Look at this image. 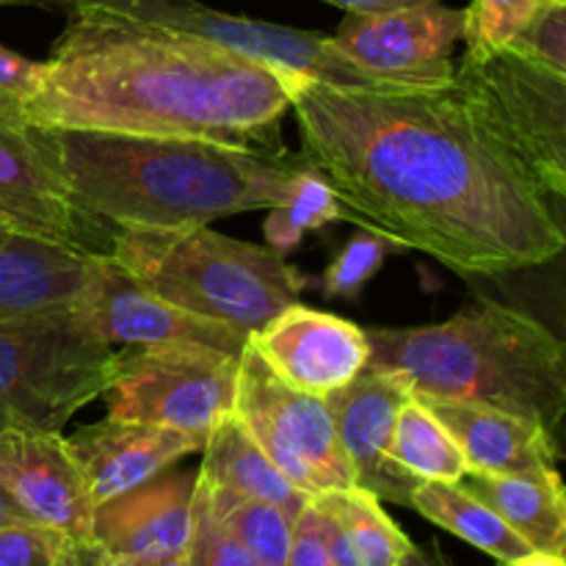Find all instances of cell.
<instances>
[{
    "mask_svg": "<svg viewBox=\"0 0 566 566\" xmlns=\"http://www.w3.org/2000/svg\"><path fill=\"white\" fill-rule=\"evenodd\" d=\"M302 153L343 221L464 276H497L564 252L562 202L457 75L434 86L354 88L285 77Z\"/></svg>",
    "mask_w": 566,
    "mask_h": 566,
    "instance_id": "cell-1",
    "label": "cell"
},
{
    "mask_svg": "<svg viewBox=\"0 0 566 566\" xmlns=\"http://www.w3.org/2000/svg\"><path fill=\"white\" fill-rule=\"evenodd\" d=\"M249 343L285 385L318 398L357 379L370 359L365 329L302 302L276 313Z\"/></svg>",
    "mask_w": 566,
    "mask_h": 566,
    "instance_id": "cell-15",
    "label": "cell"
},
{
    "mask_svg": "<svg viewBox=\"0 0 566 566\" xmlns=\"http://www.w3.org/2000/svg\"><path fill=\"white\" fill-rule=\"evenodd\" d=\"M509 48L566 75V0L545 6Z\"/></svg>",
    "mask_w": 566,
    "mask_h": 566,
    "instance_id": "cell-32",
    "label": "cell"
},
{
    "mask_svg": "<svg viewBox=\"0 0 566 566\" xmlns=\"http://www.w3.org/2000/svg\"><path fill=\"white\" fill-rule=\"evenodd\" d=\"M25 514L20 512V509L14 506V503L9 501V497L3 495V490H0V525H9V523H25Z\"/></svg>",
    "mask_w": 566,
    "mask_h": 566,
    "instance_id": "cell-41",
    "label": "cell"
},
{
    "mask_svg": "<svg viewBox=\"0 0 566 566\" xmlns=\"http://www.w3.org/2000/svg\"><path fill=\"white\" fill-rule=\"evenodd\" d=\"M72 545L75 539L33 520L0 525V566H64Z\"/></svg>",
    "mask_w": 566,
    "mask_h": 566,
    "instance_id": "cell-31",
    "label": "cell"
},
{
    "mask_svg": "<svg viewBox=\"0 0 566 566\" xmlns=\"http://www.w3.org/2000/svg\"><path fill=\"white\" fill-rule=\"evenodd\" d=\"M387 457L418 481H453L457 484L468 473V462L453 437L418 398L403 403V409L398 412Z\"/></svg>",
    "mask_w": 566,
    "mask_h": 566,
    "instance_id": "cell-25",
    "label": "cell"
},
{
    "mask_svg": "<svg viewBox=\"0 0 566 566\" xmlns=\"http://www.w3.org/2000/svg\"><path fill=\"white\" fill-rule=\"evenodd\" d=\"M0 227L111 258L116 227L83 208L50 155L44 130L0 94Z\"/></svg>",
    "mask_w": 566,
    "mask_h": 566,
    "instance_id": "cell-10",
    "label": "cell"
},
{
    "mask_svg": "<svg viewBox=\"0 0 566 566\" xmlns=\"http://www.w3.org/2000/svg\"><path fill=\"white\" fill-rule=\"evenodd\" d=\"M0 490L33 523L92 542L94 503L61 431L0 426Z\"/></svg>",
    "mask_w": 566,
    "mask_h": 566,
    "instance_id": "cell-13",
    "label": "cell"
},
{
    "mask_svg": "<svg viewBox=\"0 0 566 566\" xmlns=\"http://www.w3.org/2000/svg\"><path fill=\"white\" fill-rule=\"evenodd\" d=\"M412 398L415 392L403 376L374 365L346 387L324 396L359 490L398 506H409L412 490L420 484L387 457L398 412Z\"/></svg>",
    "mask_w": 566,
    "mask_h": 566,
    "instance_id": "cell-16",
    "label": "cell"
},
{
    "mask_svg": "<svg viewBox=\"0 0 566 566\" xmlns=\"http://www.w3.org/2000/svg\"><path fill=\"white\" fill-rule=\"evenodd\" d=\"M501 566H509V564H501Z\"/></svg>",
    "mask_w": 566,
    "mask_h": 566,
    "instance_id": "cell-45",
    "label": "cell"
},
{
    "mask_svg": "<svg viewBox=\"0 0 566 566\" xmlns=\"http://www.w3.org/2000/svg\"><path fill=\"white\" fill-rule=\"evenodd\" d=\"M232 415L307 497L357 486L324 398L285 385L249 340L238 354Z\"/></svg>",
    "mask_w": 566,
    "mask_h": 566,
    "instance_id": "cell-7",
    "label": "cell"
},
{
    "mask_svg": "<svg viewBox=\"0 0 566 566\" xmlns=\"http://www.w3.org/2000/svg\"><path fill=\"white\" fill-rule=\"evenodd\" d=\"M66 17L36 88L14 99L31 125L285 153L287 75L199 33L105 6Z\"/></svg>",
    "mask_w": 566,
    "mask_h": 566,
    "instance_id": "cell-2",
    "label": "cell"
},
{
    "mask_svg": "<svg viewBox=\"0 0 566 566\" xmlns=\"http://www.w3.org/2000/svg\"><path fill=\"white\" fill-rule=\"evenodd\" d=\"M332 221H343V208L332 186L326 182V177L313 166L298 180V186L293 188L287 202L269 210L263 221V232L269 249H274V252L285 258L287 252H293L304 241L307 232L321 230V227L332 224Z\"/></svg>",
    "mask_w": 566,
    "mask_h": 566,
    "instance_id": "cell-27",
    "label": "cell"
},
{
    "mask_svg": "<svg viewBox=\"0 0 566 566\" xmlns=\"http://www.w3.org/2000/svg\"><path fill=\"white\" fill-rule=\"evenodd\" d=\"M453 75L475 94L556 202L566 193V75L520 50L464 53Z\"/></svg>",
    "mask_w": 566,
    "mask_h": 566,
    "instance_id": "cell-9",
    "label": "cell"
},
{
    "mask_svg": "<svg viewBox=\"0 0 566 566\" xmlns=\"http://www.w3.org/2000/svg\"><path fill=\"white\" fill-rule=\"evenodd\" d=\"M3 232H6V230H3V227H0V235H3Z\"/></svg>",
    "mask_w": 566,
    "mask_h": 566,
    "instance_id": "cell-44",
    "label": "cell"
},
{
    "mask_svg": "<svg viewBox=\"0 0 566 566\" xmlns=\"http://www.w3.org/2000/svg\"><path fill=\"white\" fill-rule=\"evenodd\" d=\"M462 31L464 9L431 0L379 14H346L332 44L357 70L392 86H434L453 77V48Z\"/></svg>",
    "mask_w": 566,
    "mask_h": 566,
    "instance_id": "cell-11",
    "label": "cell"
},
{
    "mask_svg": "<svg viewBox=\"0 0 566 566\" xmlns=\"http://www.w3.org/2000/svg\"><path fill=\"white\" fill-rule=\"evenodd\" d=\"M111 3H114V11H122L127 17L158 22L166 11H171L175 6L191 3V0H111Z\"/></svg>",
    "mask_w": 566,
    "mask_h": 566,
    "instance_id": "cell-35",
    "label": "cell"
},
{
    "mask_svg": "<svg viewBox=\"0 0 566 566\" xmlns=\"http://www.w3.org/2000/svg\"><path fill=\"white\" fill-rule=\"evenodd\" d=\"M197 473H160L147 484L94 506L92 542L111 562L180 556L191 534Z\"/></svg>",
    "mask_w": 566,
    "mask_h": 566,
    "instance_id": "cell-17",
    "label": "cell"
},
{
    "mask_svg": "<svg viewBox=\"0 0 566 566\" xmlns=\"http://www.w3.org/2000/svg\"><path fill=\"white\" fill-rule=\"evenodd\" d=\"M99 260L44 238L0 235V318L72 310L86 298Z\"/></svg>",
    "mask_w": 566,
    "mask_h": 566,
    "instance_id": "cell-19",
    "label": "cell"
},
{
    "mask_svg": "<svg viewBox=\"0 0 566 566\" xmlns=\"http://www.w3.org/2000/svg\"><path fill=\"white\" fill-rule=\"evenodd\" d=\"M326 3L337 6L346 14H379V11L407 9V6L431 3V0H326Z\"/></svg>",
    "mask_w": 566,
    "mask_h": 566,
    "instance_id": "cell-36",
    "label": "cell"
},
{
    "mask_svg": "<svg viewBox=\"0 0 566 566\" xmlns=\"http://www.w3.org/2000/svg\"><path fill=\"white\" fill-rule=\"evenodd\" d=\"M365 335L368 365L403 376L415 398L503 409L558 434L566 412L564 343L523 310L481 296L440 324Z\"/></svg>",
    "mask_w": 566,
    "mask_h": 566,
    "instance_id": "cell-4",
    "label": "cell"
},
{
    "mask_svg": "<svg viewBox=\"0 0 566 566\" xmlns=\"http://www.w3.org/2000/svg\"><path fill=\"white\" fill-rule=\"evenodd\" d=\"M39 77H42V61H31L0 44V94L3 97L25 99L36 88Z\"/></svg>",
    "mask_w": 566,
    "mask_h": 566,
    "instance_id": "cell-34",
    "label": "cell"
},
{
    "mask_svg": "<svg viewBox=\"0 0 566 566\" xmlns=\"http://www.w3.org/2000/svg\"><path fill=\"white\" fill-rule=\"evenodd\" d=\"M77 202L116 230L210 224L287 202L313 169L304 153H260L202 138L42 127Z\"/></svg>",
    "mask_w": 566,
    "mask_h": 566,
    "instance_id": "cell-3",
    "label": "cell"
},
{
    "mask_svg": "<svg viewBox=\"0 0 566 566\" xmlns=\"http://www.w3.org/2000/svg\"><path fill=\"white\" fill-rule=\"evenodd\" d=\"M287 566H337L332 562L329 547L324 542V531H321V517L315 512L313 503L298 512L296 523H293V539L291 553H287Z\"/></svg>",
    "mask_w": 566,
    "mask_h": 566,
    "instance_id": "cell-33",
    "label": "cell"
},
{
    "mask_svg": "<svg viewBox=\"0 0 566 566\" xmlns=\"http://www.w3.org/2000/svg\"><path fill=\"white\" fill-rule=\"evenodd\" d=\"M238 354L208 346L133 348L103 398L108 418L164 426L197 442L232 415Z\"/></svg>",
    "mask_w": 566,
    "mask_h": 566,
    "instance_id": "cell-8",
    "label": "cell"
},
{
    "mask_svg": "<svg viewBox=\"0 0 566 566\" xmlns=\"http://www.w3.org/2000/svg\"><path fill=\"white\" fill-rule=\"evenodd\" d=\"M158 25L180 28V31L199 33V36L219 42L247 59L271 66L280 75H296L304 81L326 83V86H354V88H390L392 83L379 81L368 72L357 70L346 55L337 53L332 36L302 28L274 25L252 17L227 14L210 9L199 0L186 6H175L158 20Z\"/></svg>",
    "mask_w": 566,
    "mask_h": 566,
    "instance_id": "cell-14",
    "label": "cell"
},
{
    "mask_svg": "<svg viewBox=\"0 0 566 566\" xmlns=\"http://www.w3.org/2000/svg\"><path fill=\"white\" fill-rule=\"evenodd\" d=\"M199 475L210 486L235 492L241 497L271 503L298 517L310 497L298 492L285 475L280 473L274 462L265 457L263 448L247 434L235 415H227L219 426L208 434L202 446V468Z\"/></svg>",
    "mask_w": 566,
    "mask_h": 566,
    "instance_id": "cell-23",
    "label": "cell"
},
{
    "mask_svg": "<svg viewBox=\"0 0 566 566\" xmlns=\"http://www.w3.org/2000/svg\"><path fill=\"white\" fill-rule=\"evenodd\" d=\"M457 484L486 503L534 553H566V495L556 468L528 473L468 470Z\"/></svg>",
    "mask_w": 566,
    "mask_h": 566,
    "instance_id": "cell-21",
    "label": "cell"
},
{
    "mask_svg": "<svg viewBox=\"0 0 566 566\" xmlns=\"http://www.w3.org/2000/svg\"><path fill=\"white\" fill-rule=\"evenodd\" d=\"M64 566H114L111 558L105 556L103 547L97 542H75L70 547V556H66Z\"/></svg>",
    "mask_w": 566,
    "mask_h": 566,
    "instance_id": "cell-38",
    "label": "cell"
},
{
    "mask_svg": "<svg viewBox=\"0 0 566 566\" xmlns=\"http://www.w3.org/2000/svg\"><path fill=\"white\" fill-rule=\"evenodd\" d=\"M205 486H208L210 509L219 517V523L247 547L254 562L260 566H287L296 517L282 512L280 506H271V503L252 501V497H241L235 492L210 486L208 481H205Z\"/></svg>",
    "mask_w": 566,
    "mask_h": 566,
    "instance_id": "cell-26",
    "label": "cell"
},
{
    "mask_svg": "<svg viewBox=\"0 0 566 566\" xmlns=\"http://www.w3.org/2000/svg\"><path fill=\"white\" fill-rule=\"evenodd\" d=\"M66 442L94 506L147 484L188 453L202 451V442L175 429L114 418L81 426Z\"/></svg>",
    "mask_w": 566,
    "mask_h": 566,
    "instance_id": "cell-18",
    "label": "cell"
},
{
    "mask_svg": "<svg viewBox=\"0 0 566 566\" xmlns=\"http://www.w3.org/2000/svg\"><path fill=\"white\" fill-rule=\"evenodd\" d=\"M398 249L401 247L392 243L390 238L363 227L326 269L324 291L335 298H357L363 287L379 274L387 254L398 252Z\"/></svg>",
    "mask_w": 566,
    "mask_h": 566,
    "instance_id": "cell-30",
    "label": "cell"
},
{
    "mask_svg": "<svg viewBox=\"0 0 566 566\" xmlns=\"http://www.w3.org/2000/svg\"><path fill=\"white\" fill-rule=\"evenodd\" d=\"M188 566H260L247 547L219 523L210 509V495L197 473V492L191 506V534L186 547Z\"/></svg>",
    "mask_w": 566,
    "mask_h": 566,
    "instance_id": "cell-29",
    "label": "cell"
},
{
    "mask_svg": "<svg viewBox=\"0 0 566 566\" xmlns=\"http://www.w3.org/2000/svg\"><path fill=\"white\" fill-rule=\"evenodd\" d=\"M398 566H448V562L442 558L440 547L437 545H426V547L412 545Z\"/></svg>",
    "mask_w": 566,
    "mask_h": 566,
    "instance_id": "cell-39",
    "label": "cell"
},
{
    "mask_svg": "<svg viewBox=\"0 0 566 566\" xmlns=\"http://www.w3.org/2000/svg\"><path fill=\"white\" fill-rule=\"evenodd\" d=\"M440 420L462 451L468 470L479 473H528L556 468V437L539 423L479 403L418 398Z\"/></svg>",
    "mask_w": 566,
    "mask_h": 566,
    "instance_id": "cell-20",
    "label": "cell"
},
{
    "mask_svg": "<svg viewBox=\"0 0 566 566\" xmlns=\"http://www.w3.org/2000/svg\"><path fill=\"white\" fill-rule=\"evenodd\" d=\"M409 506L501 564H514L534 553L486 503L453 481H420Z\"/></svg>",
    "mask_w": 566,
    "mask_h": 566,
    "instance_id": "cell-24",
    "label": "cell"
},
{
    "mask_svg": "<svg viewBox=\"0 0 566 566\" xmlns=\"http://www.w3.org/2000/svg\"><path fill=\"white\" fill-rule=\"evenodd\" d=\"M337 566H398L412 542L381 509V501L359 486L310 497Z\"/></svg>",
    "mask_w": 566,
    "mask_h": 566,
    "instance_id": "cell-22",
    "label": "cell"
},
{
    "mask_svg": "<svg viewBox=\"0 0 566 566\" xmlns=\"http://www.w3.org/2000/svg\"><path fill=\"white\" fill-rule=\"evenodd\" d=\"M122 354L94 335L77 307L0 318V409L11 423L61 431L103 398Z\"/></svg>",
    "mask_w": 566,
    "mask_h": 566,
    "instance_id": "cell-6",
    "label": "cell"
},
{
    "mask_svg": "<svg viewBox=\"0 0 566 566\" xmlns=\"http://www.w3.org/2000/svg\"><path fill=\"white\" fill-rule=\"evenodd\" d=\"M114 564V562H111ZM114 566H188L186 553L180 556H169V558H149V562H116Z\"/></svg>",
    "mask_w": 566,
    "mask_h": 566,
    "instance_id": "cell-42",
    "label": "cell"
},
{
    "mask_svg": "<svg viewBox=\"0 0 566 566\" xmlns=\"http://www.w3.org/2000/svg\"><path fill=\"white\" fill-rule=\"evenodd\" d=\"M94 335L114 348H158V346H208L219 352L241 354L247 332L219 321L199 318L138 285L119 263L99 260L97 276L86 298L77 304Z\"/></svg>",
    "mask_w": 566,
    "mask_h": 566,
    "instance_id": "cell-12",
    "label": "cell"
},
{
    "mask_svg": "<svg viewBox=\"0 0 566 566\" xmlns=\"http://www.w3.org/2000/svg\"><path fill=\"white\" fill-rule=\"evenodd\" d=\"M509 566H566L564 556H551V553H531V556L520 558V562Z\"/></svg>",
    "mask_w": 566,
    "mask_h": 566,
    "instance_id": "cell-40",
    "label": "cell"
},
{
    "mask_svg": "<svg viewBox=\"0 0 566 566\" xmlns=\"http://www.w3.org/2000/svg\"><path fill=\"white\" fill-rule=\"evenodd\" d=\"M111 260L164 302L247 335L296 304L307 287V276L280 252L210 224L116 230Z\"/></svg>",
    "mask_w": 566,
    "mask_h": 566,
    "instance_id": "cell-5",
    "label": "cell"
},
{
    "mask_svg": "<svg viewBox=\"0 0 566 566\" xmlns=\"http://www.w3.org/2000/svg\"><path fill=\"white\" fill-rule=\"evenodd\" d=\"M6 423H11V420L6 418V412H3V409H0V426H6Z\"/></svg>",
    "mask_w": 566,
    "mask_h": 566,
    "instance_id": "cell-43",
    "label": "cell"
},
{
    "mask_svg": "<svg viewBox=\"0 0 566 566\" xmlns=\"http://www.w3.org/2000/svg\"><path fill=\"white\" fill-rule=\"evenodd\" d=\"M3 6H22V9H44V11H61V14H72L81 6H105V9H114L111 0H0V9Z\"/></svg>",
    "mask_w": 566,
    "mask_h": 566,
    "instance_id": "cell-37",
    "label": "cell"
},
{
    "mask_svg": "<svg viewBox=\"0 0 566 566\" xmlns=\"http://www.w3.org/2000/svg\"><path fill=\"white\" fill-rule=\"evenodd\" d=\"M551 3L556 0H470L464 9V53L484 55L509 48Z\"/></svg>",
    "mask_w": 566,
    "mask_h": 566,
    "instance_id": "cell-28",
    "label": "cell"
}]
</instances>
